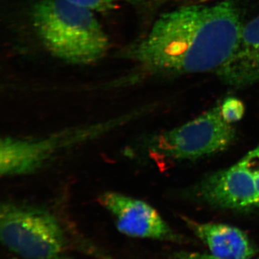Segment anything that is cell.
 Segmentation results:
<instances>
[{
	"mask_svg": "<svg viewBox=\"0 0 259 259\" xmlns=\"http://www.w3.org/2000/svg\"><path fill=\"white\" fill-rule=\"evenodd\" d=\"M0 238L8 249L25 259L57 258L65 245L62 228L52 214L14 202L2 204Z\"/></svg>",
	"mask_w": 259,
	"mask_h": 259,
	"instance_id": "3",
	"label": "cell"
},
{
	"mask_svg": "<svg viewBox=\"0 0 259 259\" xmlns=\"http://www.w3.org/2000/svg\"><path fill=\"white\" fill-rule=\"evenodd\" d=\"M236 136L234 126L223 119L219 103L190 122L158 135L152 149L172 161H192L224 151Z\"/></svg>",
	"mask_w": 259,
	"mask_h": 259,
	"instance_id": "4",
	"label": "cell"
},
{
	"mask_svg": "<svg viewBox=\"0 0 259 259\" xmlns=\"http://www.w3.org/2000/svg\"><path fill=\"white\" fill-rule=\"evenodd\" d=\"M185 221L214 256L249 259L256 253L249 237L237 227L223 223H199L188 218H185Z\"/></svg>",
	"mask_w": 259,
	"mask_h": 259,
	"instance_id": "9",
	"label": "cell"
},
{
	"mask_svg": "<svg viewBox=\"0 0 259 259\" xmlns=\"http://www.w3.org/2000/svg\"><path fill=\"white\" fill-rule=\"evenodd\" d=\"M87 131L59 135L51 139L32 140L15 138L2 139L0 143V173L17 176L35 171L65 144L85 138Z\"/></svg>",
	"mask_w": 259,
	"mask_h": 259,
	"instance_id": "7",
	"label": "cell"
},
{
	"mask_svg": "<svg viewBox=\"0 0 259 259\" xmlns=\"http://www.w3.org/2000/svg\"><path fill=\"white\" fill-rule=\"evenodd\" d=\"M215 74L236 89L259 82V15L243 25L234 52Z\"/></svg>",
	"mask_w": 259,
	"mask_h": 259,
	"instance_id": "8",
	"label": "cell"
},
{
	"mask_svg": "<svg viewBox=\"0 0 259 259\" xmlns=\"http://www.w3.org/2000/svg\"><path fill=\"white\" fill-rule=\"evenodd\" d=\"M99 201L113 216L118 231L125 236L173 242L183 240L156 209L144 201L113 192L102 194Z\"/></svg>",
	"mask_w": 259,
	"mask_h": 259,
	"instance_id": "6",
	"label": "cell"
},
{
	"mask_svg": "<svg viewBox=\"0 0 259 259\" xmlns=\"http://www.w3.org/2000/svg\"><path fill=\"white\" fill-rule=\"evenodd\" d=\"M135 10L141 13H148L157 9L162 5L173 0H125Z\"/></svg>",
	"mask_w": 259,
	"mask_h": 259,
	"instance_id": "12",
	"label": "cell"
},
{
	"mask_svg": "<svg viewBox=\"0 0 259 259\" xmlns=\"http://www.w3.org/2000/svg\"><path fill=\"white\" fill-rule=\"evenodd\" d=\"M177 259H224L218 258L211 253H201L197 252L180 251L175 254Z\"/></svg>",
	"mask_w": 259,
	"mask_h": 259,
	"instance_id": "13",
	"label": "cell"
},
{
	"mask_svg": "<svg viewBox=\"0 0 259 259\" xmlns=\"http://www.w3.org/2000/svg\"><path fill=\"white\" fill-rule=\"evenodd\" d=\"M243 25L232 0L181 7L161 15L124 57L150 74H216L234 52Z\"/></svg>",
	"mask_w": 259,
	"mask_h": 259,
	"instance_id": "1",
	"label": "cell"
},
{
	"mask_svg": "<svg viewBox=\"0 0 259 259\" xmlns=\"http://www.w3.org/2000/svg\"><path fill=\"white\" fill-rule=\"evenodd\" d=\"M30 20L42 47L64 62L93 64L110 47L108 36L93 12L68 0H38L32 6Z\"/></svg>",
	"mask_w": 259,
	"mask_h": 259,
	"instance_id": "2",
	"label": "cell"
},
{
	"mask_svg": "<svg viewBox=\"0 0 259 259\" xmlns=\"http://www.w3.org/2000/svg\"><path fill=\"white\" fill-rule=\"evenodd\" d=\"M192 192L213 207L259 210V145L233 166L201 180Z\"/></svg>",
	"mask_w": 259,
	"mask_h": 259,
	"instance_id": "5",
	"label": "cell"
},
{
	"mask_svg": "<svg viewBox=\"0 0 259 259\" xmlns=\"http://www.w3.org/2000/svg\"><path fill=\"white\" fill-rule=\"evenodd\" d=\"M72 4L77 5L92 12L109 13L115 9V0H68Z\"/></svg>",
	"mask_w": 259,
	"mask_h": 259,
	"instance_id": "11",
	"label": "cell"
},
{
	"mask_svg": "<svg viewBox=\"0 0 259 259\" xmlns=\"http://www.w3.org/2000/svg\"><path fill=\"white\" fill-rule=\"evenodd\" d=\"M53 259H64V258H63V257L59 256V257H57V258H53Z\"/></svg>",
	"mask_w": 259,
	"mask_h": 259,
	"instance_id": "14",
	"label": "cell"
},
{
	"mask_svg": "<svg viewBox=\"0 0 259 259\" xmlns=\"http://www.w3.org/2000/svg\"><path fill=\"white\" fill-rule=\"evenodd\" d=\"M221 115L228 123L238 122L243 118L245 114V105L239 99L230 97L221 102Z\"/></svg>",
	"mask_w": 259,
	"mask_h": 259,
	"instance_id": "10",
	"label": "cell"
}]
</instances>
